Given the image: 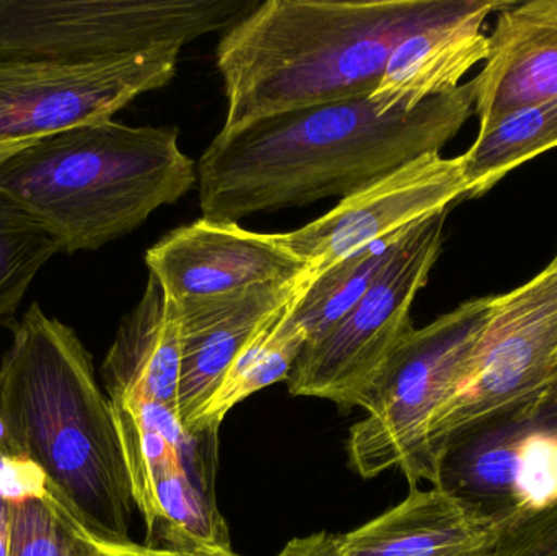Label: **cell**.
Here are the masks:
<instances>
[{
    "mask_svg": "<svg viewBox=\"0 0 557 556\" xmlns=\"http://www.w3.org/2000/svg\"><path fill=\"white\" fill-rule=\"evenodd\" d=\"M474 114L473 84L414 110L380 114L369 97L282 111L222 129L198 163L202 218L347 198L399 166L441 150Z\"/></svg>",
    "mask_w": 557,
    "mask_h": 556,
    "instance_id": "cell-1",
    "label": "cell"
},
{
    "mask_svg": "<svg viewBox=\"0 0 557 556\" xmlns=\"http://www.w3.org/2000/svg\"><path fill=\"white\" fill-rule=\"evenodd\" d=\"M0 446L35 467L95 541H131L136 505L113 404L77 333L36 302L0 365Z\"/></svg>",
    "mask_w": 557,
    "mask_h": 556,
    "instance_id": "cell-2",
    "label": "cell"
},
{
    "mask_svg": "<svg viewBox=\"0 0 557 556\" xmlns=\"http://www.w3.org/2000/svg\"><path fill=\"white\" fill-rule=\"evenodd\" d=\"M451 0H267L222 36V129L282 111L369 97L393 49Z\"/></svg>",
    "mask_w": 557,
    "mask_h": 556,
    "instance_id": "cell-3",
    "label": "cell"
},
{
    "mask_svg": "<svg viewBox=\"0 0 557 556\" xmlns=\"http://www.w3.org/2000/svg\"><path fill=\"white\" fill-rule=\"evenodd\" d=\"M198 183L175 127L95 121L33 140L0 160V193L64 254L95 251L139 228Z\"/></svg>",
    "mask_w": 557,
    "mask_h": 556,
    "instance_id": "cell-4",
    "label": "cell"
},
{
    "mask_svg": "<svg viewBox=\"0 0 557 556\" xmlns=\"http://www.w3.org/2000/svg\"><path fill=\"white\" fill-rule=\"evenodd\" d=\"M557 400V251L545 270L493 297L480 338L429 424L435 466L448 447Z\"/></svg>",
    "mask_w": 557,
    "mask_h": 556,
    "instance_id": "cell-5",
    "label": "cell"
},
{
    "mask_svg": "<svg viewBox=\"0 0 557 556\" xmlns=\"http://www.w3.org/2000/svg\"><path fill=\"white\" fill-rule=\"evenodd\" d=\"M260 0H0V61L95 64L227 32Z\"/></svg>",
    "mask_w": 557,
    "mask_h": 556,
    "instance_id": "cell-6",
    "label": "cell"
},
{
    "mask_svg": "<svg viewBox=\"0 0 557 556\" xmlns=\"http://www.w3.org/2000/svg\"><path fill=\"white\" fill-rule=\"evenodd\" d=\"M491 300H468L399 343L363 407L366 418L350 428L347 456L354 472L373 479L399 469L411 489L437 483L429 424L480 338Z\"/></svg>",
    "mask_w": 557,
    "mask_h": 556,
    "instance_id": "cell-7",
    "label": "cell"
},
{
    "mask_svg": "<svg viewBox=\"0 0 557 556\" xmlns=\"http://www.w3.org/2000/svg\"><path fill=\"white\" fill-rule=\"evenodd\" d=\"M447 211L412 225L359 302L320 339L307 343L287 378L294 397L341 410L366 407L389 356L409 332L412 304L442 251Z\"/></svg>",
    "mask_w": 557,
    "mask_h": 556,
    "instance_id": "cell-8",
    "label": "cell"
},
{
    "mask_svg": "<svg viewBox=\"0 0 557 556\" xmlns=\"http://www.w3.org/2000/svg\"><path fill=\"white\" fill-rule=\"evenodd\" d=\"M178 49L95 64L0 61V150L111 120L175 78Z\"/></svg>",
    "mask_w": 557,
    "mask_h": 556,
    "instance_id": "cell-9",
    "label": "cell"
},
{
    "mask_svg": "<svg viewBox=\"0 0 557 556\" xmlns=\"http://www.w3.org/2000/svg\"><path fill=\"white\" fill-rule=\"evenodd\" d=\"M467 193L461 157L425 153L341 199L317 221L274 237L318 276L367 245L448 211Z\"/></svg>",
    "mask_w": 557,
    "mask_h": 556,
    "instance_id": "cell-10",
    "label": "cell"
},
{
    "mask_svg": "<svg viewBox=\"0 0 557 556\" xmlns=\"http://www.w3.org/2000/svg\"><path fill=\"white\" fill-rule=\"evenodd\" d=\"M434 486L497 518L522 519L557 502V400L445 450Z\"/></svg>",
    "mask_w": 557,
    "mask_h": 556,
    "instance_id": "cell-11",
    "label": "cell"
},
{
    "mask_svg": "<svg viewBox=\"0 0 557 556\" xmlns=\"http://www.w3.org/2000/svg\"><path fill=\"white\" fill-rule=\"evenodd\" d=\"M146 264L178 302L282 283L308 271L274 234L205 218L165 235L149 248Z\"/></svg>",
    "mask_w": 557,
    "mask_h": 556,
    "instance_id": "cell-12",
    "label": "cell"
},
{
    "mask_svg": "<svg viewBox=\"0 0 557 556\" xmlns=\"http://www.w3.org/2000/svg\"><path fill=\"white\" fill-rule=\"evenodd\" d=\"M311 280L308 270L295 280L180 302L183 358L176 415L186 433L245 346Z\"/></svg>",
    "mask_w": 557,
    "mask_h": 556,
    "instance_id": "cell-13",
    "label": "cell"
},
{
    "mask_svg": "<svg viewBox=\"0 0 557 556\" xmlns=\"http://www.w3.org/2000/svg\"><path fill=\"white\" fill-rule=\"evenodd\" d=\"M512 0H451L432 22L409 33L393 49L369 95L380 114L414 110L429 98L450 94L490 54L486 20Z\"/></svg>",
    "mask_w": 557,
    "mask_h": 556,
    "instance_id": "cell-14",
    "label": "cell"
},
{
    "mask_svg": "<svg viewBox=\"0 0 557 556\" xmlns=\"http://www.w3.org/2000/svg\"><path fill=\"white\" fill-rule=\"evenodd\" d=\"M483 71L471 81L480 127L557 97V0L510 2L497 13Z\"/></svg>",
    "mask_w": 557,
    "mask_h": 556,
    "instance_id": "cell-15",
    "label": "cell"
},
{
    "mask_svg": "<svg viewBox=\"0 0 557 556\" xmlns=\"http://www.w3.org/2000/svg\"><path fill=\"white\" fill-rule=\"evenodd\" d=\"M517 521L484 515L438 486H412L399 505L337 535L352 556H454L493 547Z\"/></svg>",
    "mask_w": 557,
    "mask_h": 556,
    "instance_id": "cell-16",
    "label": "cell"
},
{
    "mask_svg": "<svg viewBox=\"0 0 557 556\" xmlns=\"http://www.w3.org/2000/svg\"><path fill=\"white\" fill-rule=\"evenodd\" d=\"M182 326V304L172 299L149 273L143 297L124 317L101 365V378L111 401H150L176 413Z\"/></svg>",
    "mask_w": 557,
    "mask_h": 556,
    "instance_id": "cell-17",
    "label": "cell"
},
{
    "mask_svg": "<svg viewBox=\"0 0 557 556\" xmlns=\"http://www.w3.org/2000/svg\"><path fill=\"white\" fill-rule=\"evenodd\" d=\"M295 299L271 317L267 325L245 346L222 379L218 391L199 411L189 434L198 436L219 431L224 418L238 404L263 388L287 381L308 342L304 330L288 320V310Z\"/></svg>",
    "mask_w": 557,
    "mask_h": 556,
    "instance_id": "cell-18",
    "label": "cell"
},
{
    "mask_svg": "<svg viewBox=\"0 0 557 556\" xmlns=\"http://www.w3.org/2000/svg\"><path fill=\"white\" fill-rule=\"evenodd\" d=\"M557 147V97L520 108L480 127L461 157L467 198H478L517 166Z\"/></svg>",
    "mask_w": 557,
    "mask_h": 556,
    "instance_id": "cell-19",
    "label": "cell"
},
{
    "mask_svg": "<svg viewBox=\"0 0 557 556\" xmlns=\"http://www.w3.org/2000/svg\"><path fill=\"white\" fill-rule=\"evenodd\" d=\"M408 231L367 245L357 254L313 276L307 289L288 310V320L304 330L307 343L317 342L326 335L359 302L383 268L392 261Z\"/></svg>",
    "mask_w": 557,
    "mask_h": 556,
    "instance_id": "cell-20",
    "label": "cell"
},
{
    "mask_svg": "<svg viewBox=\"0 0 557 556\" xmlns=\"http://www.w3.org/2000/svg\"><path fill=\"white\" fill-rule=\"evenodd\" d=\"M97 554L98 542L49 493L45 480H36L13 499L7 556Z\"/></svg>",
    "mask_w": 557,
    "mask_h": 556,
    "instance_id": "cell-21",
    "label": "cell"
},
{
    "mask_svg": "<svg viewBox=\"0 0 557 556\" xmlns=\"http://www.w3.org/2000/svg\"><path fill=\"white\" fill-rule=\"evenodd\" d=\"M61 254L58 242L0 193V325H13V317L42 267Z\"/></svg>",
    "mask_w": 557,
    "mask_h": 556,
    "instance_id": "cell-22",
    "label": "cell"
},
{
    "mask_svg": "<svg viewBox=\"0 0 557 556\" xmlns=\"http://www.w3.org/2000/svg\"><path fill=\"white\" fill-rule=\"evenodd\" d=\"M487 556H557V502L504 529Z\"/></svg>",
    "mask_w": 557,
    "mask_h": 556,
    "instance_id": "cell-23",
    "label": "cell"
},
{
    "mask_svg": "<svg viewBox=\"0 0 557 556\" xmlns=\"http://www.w3.org/2000/svg\"><path fill=\"white\" fill-rule=\"evenodd\" d=\"M41 479V473L32 464L12 456L0 446V556L9 554L13 499Z\"/></svg>",
    "mask_w": 557,
    "mask_h": 556,
    "instance_id": "cell-24",
    "label": "cell"
},
{
    "mask_svg": "<svg viewBox=\"0 0 557 556\" xmlns=\"http://www.w3.org/2000/svg\"><path fill=\"white\" fill-rule=\"evenodd\" d=\"M97 556H238L232 552L231 545H157L136 544H101L98 542Z\"/></svg>",
    "mask_w": 557,
    "mask_h": 556,
    "instance_id": "cell-25",
    "label": "cell"
},
{
    "mask_svg": "<svg viewBox=\"0 0 557 556\" xmlns=\"http://www.w3.org/2000/svg\"><path fill=\"white\" fill-rule=\"evenodd\" d=\"M494 547V545H493ZM465 552L454 556H487L491 548ZM277 556H352L344 551L339 542V535L331 532H317L307 538H295L287 542Z\"/></svg>",
    "mask_w": 557,
    "mask_h": 556,
    "instance_id": "cell-26",
    "label": "cell"
}]
</instances>
